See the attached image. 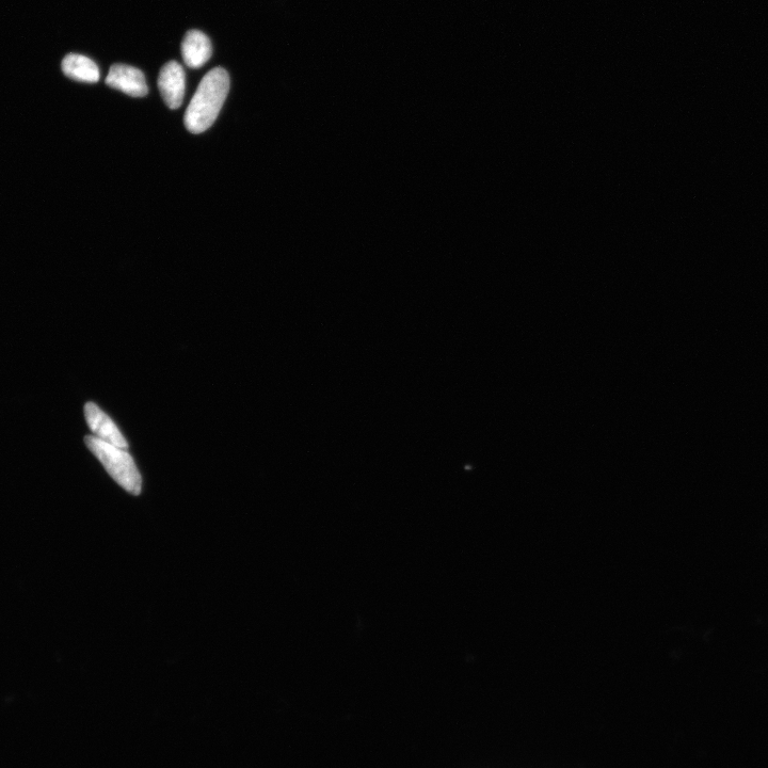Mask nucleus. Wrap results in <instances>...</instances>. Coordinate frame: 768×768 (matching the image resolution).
Here are the masks:
<instances>
[{"label": "nucleus", "instance_id": "7ed1b4c3", "mask_svg": "<svg viewBox=\"0 0 768 768\" xmlns=\"http://www.w3.org/2000/svg\"><path fill=\"white\" fill-rule=\"evenodd\" d=\"M158 88L170 109L175 110L182 106L186 89V76L179 62L170 61L165 64L159 73Z\"/></svg>", "mask_w": 768, "mask_h": 768}, {"label": "nucleus", "instance_id": "20e7f679", "mask_svg": "<svg viewBox=\"0 0 768 768\" xmlns=\"http://www.w3.org/2000/svg\"><path fill=\"white\" fill-rule=\"evenodd\" d=\"M106 84L134 98H143L149 91L146 76L140 70L125 64H115L110 68Z\"/></svg>", "mask_w": 768, "mask_h": 768}, {"label": "nucleus", "instance_id": "423d86ee", "mask_svg": "<svg viewBox=\"0 0 768 768\" xmlns=\"http://www.w3.org/2000/svg\"><path fill=\"white\" fill-rule=\"evenodd\" d=\"M212 55V42L203 32L199 30L187 32L182 43V56L188 68H202Z\"/></svg>", "mask_w": 768, "mask_h": 768}, {"label": "nucleus", "instance_id": "f257e3e1", "mask_svg": "<svg viewBox=\"0 0 768 768\" xmlns=\"http://www.w3.org/2000/svg\"><path fill=\"white\" fill-rule=\"evenodd\" d=\"M229 90L230 77L226 70L216 68L203 77L185 114V125L190 133L201 134L214 124Z\"/></svg>", "mask_w": 768, "mask_h": 768}, {"label": "nucleus", "instance_id": "f03ea898", "mask_svg": "<svg viewBox=\"0 0 768 768\" xmlns=\"http://www.w3.org/2000/svg\"><path fill=\"white\" fill-rule=\"evenodd\" d=\"M85 443L118 485L134 495L140 494L142 487L141 475L134 459L126 450H122V448L106 443L94 436H87Z\"/></svg>", "mask_w": 768, "mask_h": 768}, {"label": "nucleus", "instance_id": "0eeeda50", "mask_svg": "<svg viewBox=\"0 0 768 768\" xmlns=\"http://www.w3.org/2000/svg\"><path fill=\"white\" fill-rule=\"evenodd\" d=\"M62 71L77 82L94 84L98 83L100 79L99 67L94 61L83 55L70 54L64 58Z\"/></svg>", "mask_w": 768, "mask_h": 768}, {"label": "nucleus", "instance_id": "39448f33", "mask_svg": "<svg viewBox=\"0 0 768 768\" xmlns=\"http://www.w3.org/2000/svg\"><path fill=\"white\" fill-rule=\"evenodd\" d=\"M85 416L94 437L127 450L128 444L117 425L98 406L88 403L85 407Z\"/></svg>", "mask_w": 768, "mask_h": 768}]
</instances>
